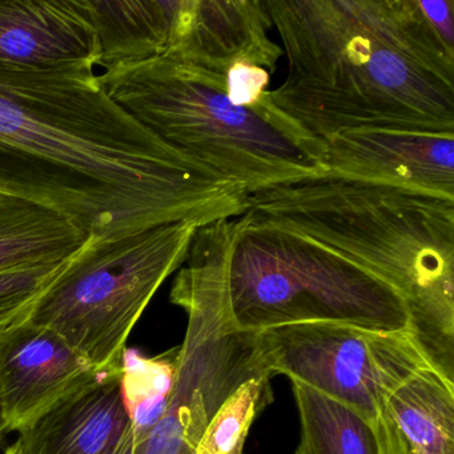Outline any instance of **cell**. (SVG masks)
Returning a JSON list of instances; mask_svg holds the SVG:
<instances>
[{"mask_svg": "<svg viewBox=\"0 0 454 454\" xmlns=\"http://www.w3.org/2000/svg\"><path fill=\"white\" fill-rule=\"evenodd\" d=\"M121 369L99 372L20 429V454H134Z\"/></svg>", "mask_w": 454, "mask_h": 454, "instance_id": "12", "label": "cell"}, {"mask_svg": "<svg viewBox=\"0 0 454 454\" xmlns=\"http://www.w3.org/2000/svg\"><path fill=\"white\" fill-rule=\"evenodd\" d=\"M324 147L326 174L454 199V134L349 129Z\"/></svg>", "mask_w": 454, "mask_h": 454, "instance_id": "10", "label": "cell"}, {"mask_svg": "<svg viewBox=\"0 0 454 454\" xmlns=\"http://www.w3.org/2000/svg\"><path fill=\"white\" fill-rule=\"evenodd\" d=\"M272 20L262 0H177L166 57L225 76L238 63L272 75L283 49L270 38Z\"/></svg>", "mask_w": 454, "mask_h": 454, "instance_id": "11", "label": "cell"}, {"mask_svg": "<svg viewBox=\"0 0 454 454\" xmlns=\"http://www.w3.org/2000/svg\"><path fill=\"white\" fill-rule=\"evenodd\" d=\"M99 62L84 0H0V65L95 68Z\"/></svg>", "mask_w": 454, "mask_h": 454, "instance_id": "13", "label": "cell"}, {"mask_svg": "<svg viewBox=\"0 0 454 454\" xmlns=\"http://www.w3.org/2000/svg\"><path fill=\"white\" fill-rule=\"evenodd\" d=\"M262 2L288 63L268 98L310 137L454 134V41L422 0Z\"/></svg>", "mask_w": 454, "mask_h": 454, "instance_id": "2", "label": "cell"}, {"mask_svg": "<svg viewBox=\"0 0 454 454\" xmlns=\"http://www.w3.org/2000/svg\"><path fill=\"white\" fill-rule=\"evenodd\" d=\"M66 262L0 273V328L22 317Z\"/></svg>", "mask_w": 454, "mask_h": 454, "instance_id": "19", "label": "cell"}, {"mask_svg": "<svg viewBox=\"0 0 454 454\" xmlns=\"http://www.w3.org/2000/svg\"><path fill=\"white\" fill-rule=\"evenodd\" d=\"M270 74L257 66L238 63L225 75V92L239 107L256 108L267 99Z\"/></svg>", "mask_w": 454, "mask_h": 454, "instance_id": "20", "label": "cell"}, {"mask_svg": "<svg viewBox=\"0 0 454 454\" xmlns=\"http://www.w3.org/2000/svg\"><path fill=\"white\" fill-rule=\"evenodd\" d=\"M199 225L90 236L23 313L81 352L97 371L121 368L127 341L161 284L187 259Z\"/></svg>", "mask_w": 454, "mask_h": 454, "instance_id": "7", "label": "cell"}, {"mask_svg": "<svg viewBox=\"0 0 454 454\" xmlns=\"http://www.w3.org/2000/svg\"><path fill=\"white\" fill-rule=\"evenodd\" d=\"M272 376L286 374L357 411L373 425L385 398L416 372L433 366L411 333H387L336 323L256 332ZM434 368V366H433Z\"/></svg>", "mask_w": 454, "mask_h": 454, "instance_id": "8", "label": "cell"}, {"mask_svg": "<svg viewBox=\"0 0 454 454\" xmlns=\"http://www.w3.org/2000/svg\"><path fill=\"white\" fill-rule=\"evenodd\" d=\"M98 373L47 326L18 318L0 328V408L12 432L27 427Z\"/></svg>", "mask_w": 454, "mask_h": 454, "instance_id": "9", "label": "cell"}, {"mask_svg": "<svg viewBox=\"0 0 454 454\" xmlns=\"http://www.w3.org/2000/svg\"><path fill=\"white\" fill-rule=\"evenodd\" d=\"M300 419L294 454H379L373 425L357 411L301 382L292 381Z\"/></svg>", "mask_w": 454, "mask_h": 454, "instance_id": "17", "label": "cell"}, {"mask_svg": "<svg viewBox=\"0 0 454 454\" xmlns=\"http://www.w3.org/2000/svg\"><path fill=\"white\" fill-rule=\"evenodd\" d=\"M2 454H20V446H18L17 442L12 443V445H7Z\"/></svg>", "mask_w": 454, "mask_h": 454, "instance_id": "22", "label": "cell"}, {"mask_svg": "<svg viewBox=\"0 0 454 454\" xmlns=\"http://www.w3.org/2000/svg\"><path fill=\"white\" fill-rule=\"evenodd\" d=\"M90 236L73 219L49 207L0 195V273L60 264Z\"/></svg>", "mask_w": 454, "mask_h": 454, "instance_id": "15", "label": "cell"}, {"mask_svg": "<svg viewBox=\"0 0 454 454\" xmlns=\"http://www.w3.org/2000/svg\"><path fill=\"white\" fill-rule=\"evenodd\" d=\"M230 240L227 220L201 225L193 235L169 296L187 315L182 345L155 357L124 352L121 387L134 454H198L207 425L231 393L270 373L256 332L241 331L231 316Z\"/></svg>", "mask_w": 454, "mask_h": 454, "instance_id": "4", "label": "cell"}, {"mask_svg": "<svg viewBox=\"0 0 454 454\" xmlns=\"http://www.w3.org/2000/svg\"><path fill=\"white\" fill-rule=\"evenodd\" d=\"M0 195L49 207L91 236L249 209V193L156 137L92 67L0 65Z\"/></svg>", "mask_w": 454, "mask_h": 454, "instance_id": "1", "label": "cell"}, {"mask_svg": "<svg viewBox=\"0 0 454 454\" xmlns=\"http://www.w3.org/2000/svg\"><path fill=\"white\" fill-rule=\"evenodd\" d=\"M270 379V373L259 374L231 393L207 425L198 454H244L252 424L273 401Z\"/></svg>", "mask_w": 454, "mask_h": 454, "instance_id": "18", "label": "cell"}, {"mask_svg": "<svg viewBox=\"0 0 454 454\" xmlns=\"http://www.w3.org/2000/svg\"><path fill=\"white\" fill-rule=\"evenodd\" d=\"M227 289L241 331L336 323L411 334L408 304L384 278L325 244L246 214L232 219Z\"/></svg>", "mask_w": 454, "mask_h": 454, "instance_id": "6", "label": "cell"}, {"mask_svg": "<svg viewBox=\"0 0 454 454\" xmlns=\"http://www.w3.org/2000/svg\"><path fill=\"white\" fill-rule=\"evenodd\" d=\"M9 433H12L9 424H7L6 419H4V411L0 408V454L4 453L6 449V440Z\"/></svg>", "mask_w": 454, "mask_h": 454, "instance_id": "21", "label": "cell"}, {"mask_svg": "<svg viewBox=\"0 0 454 454\" xmlns=\"http://www.w3.org/2000/svg\"><path fill=\"white\" fill-rule=\"evenodd\" d=\"M98 76L156 137L249 195L328 172L321 140L281 114L268 95L256 108L233 105L225 76L169 59L113 66Z\"/></svg>", "mask_w": 454, "mask_h": 454, "instance_id": "5", "label": "cell"}, {"mask_svg": "<svg viewBox=\"0 0 454 454\" xmlns=\"http://www.w3.org/2000/svg\"><path fill=\"white\" fill-rule=\"evenodd\" d=\"M379 454H454V382L427 366L395 387L373 422Z\"/></svg>", "mask_w": 454, "mask_h": 454, "instance_id": "14", "label": "cell"}, {"mask_svg": "<svg viewBox=\"0 0 454 454\" xmlns=\"http://www.w3.org/2000/svg\"><path fill=\"white\" fill-rule=\"evenodd\" d=\"M103 68L166 57L176 0H84Z\"/></svg>", "mask_w": 454, "mask_h": 454, "instance_id": "16", "label": "cell"}, {"mask_svg": "<svg viewBox=\"0 0 454 454\" xmlns=\"http://www.w3.org/2000/svg\"><path fill=\"white\" fill-rule=\"evenodd\" d=\"M252 219L336 249L395 286L411 336L454 382V199L325 174L249 195Z\"/></svg>", "mask_w": 454, "mask_h": 454, "instance_id": "3", "label": "cell"}]
</instances>
